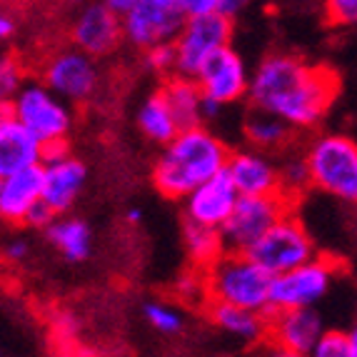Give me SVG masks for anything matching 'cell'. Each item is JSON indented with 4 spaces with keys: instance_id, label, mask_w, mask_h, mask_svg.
<instances>
[{
    "instance_id": "d6a6232c",
    "label": "cell",
    "mask_w": 357,
    "mask_h": 357,
    "mask_svg": "<svg viewBox=\"0 0 357 357\" xmlns=\"http://www.w3.org/2000/svg\"><path fill=\"white\" fill-rule=\"evenodd\" d=\"M55 218H58V215H55L53 210H50V205H45L40 200V203H38L36 208H33L28 213V218H25L23 225L25 227H33V230H43V232H45V227H48L50 222L55 220Z\"/></svg>"
},
{
    "instance_id": "484cf974",
    "label": "cell",
    "mask_w": 357,
    "mask_h": 357,
    "mask_svg": "<svg viewBox=\"0 0 357 357\" xmlns=\"http://www.w3.org/2000/svg\"><path fill=\"white\" fill-rule=\"evenodd\" d=\"M278 173H280V192L292 197L295 203L300 200L305 190H310V170L305 162V155H287L285 160L278 162Z\"/></svg>"
},
{
    "instance_id": "7a4b0ae2",
    "label": "cell",
    "mask_w": 357,
    "mask_h": 357,
    "mask_svg": "<svg viewBox=\"0 0 357 357\" xmlns=\"http://www.w3.org/2000/svg\"><path fill=\"white\" fill-rule=\"evenodd\" d=\"M230 148L205 123L180 128L173 140L162 145L153 165V185L167 200H183L192 188L222 173Z\"/></svg>"
},
{
    "instance_id": "8fae6325",
    "label": "cell",
    "mask_w": 357,
    "mask_h": 357,
    "mask_svg": "<svg viewBox=\"0 0 357 357\" xmlns=\"http://www.w3.org/2000/svg\"><path fill=\"white\" fill-rule=\"evenodd\" d=\"M123 38L135 50H148L160 43H173L185 15L175 0H135L123 15Z\"/></svg>"
},
{
    "instance_id": "9a60e30c",
    "label": "cell",
    "mask_w": 357,
    "mask_h": 357,
    "mask_svg": "<svg viewBox=\"0 0 357 357\" xmlns=\"http://www.w3.org/2000/svg\"><path fill=\"white\" fill-rule=\"evenodd\" d=\"M238 188L232 185L230 175L222 170V173L213 175L210 180L200 183L197 188H192L188 195L183 197V208H185V220L200 222V225L218 227L222 230V225L230 218L232 208L238 203Z\"/></svg>"
},
{
    "instance_id": "60d3db41",
    "label": "cell",
    "mask_w": 357,
    "mask_h": 357,
    "mask_svg": "<svg viewBox=\"0 0 357 357\" xmlns=\"http://www.w3.org/2000/svg\"><path fill=\"white\" fill-rule=\"evenodd\" d=\"M347 337H350V350H352V357H357V322L347 330Z\"/></svg>"
},
{
    "instance_id": "277c9868",
    "label": "cell",
    "mask_w": 357,
    "mask_h": 357,
    "mask_svg": "<svg viewBox=\"0 0 357 357\" xmlns=\"http://www.w3.org/2000/svg\"><path fill=\"white\" fill-rule=\"evenodd\" d=\"M310 185L342 205L357 208V140L345 132H320L305 145Z\"/></svg>"
},
{
    "instance_id": "44dd1931",
    "label": "cell",
    "mask_w": 357,
    "mask_h": 357,
    "mask_svg": "<svg viewBox=\"0 0 357 357\" xmlns=\"http://www.w3.org/2000/svg\"><path fill=\"white\" fill-rule=\"evenodd\" d=\"M160 93L165 96L167 105L173 107L180 128H190V126L205 123V118H203L205 96L195 77L183 75V73H173V75L162 77Z\"/></svg>"
},
{
    "instance_id": "74e56055",
    "label": "cell",
    "mask_w": 357,
    "mask_h": 357,
    "mask_svg": "<svg viewBox=\"0 0 357 357\" xmlns=\"http://www.w3.org/2000/svg\"><path fill=\"white\" fill-rule=\"evenodd\" d=\"M100 3L105 8H110V10H113L115 15H120V18H123V15H126V13L130 10V6L135 3V0H100Z\"/></svg>"
},
{
    "instance_id": "ffe728a7",
    "label": "cell",
    "mask_w": 357,
    "mask_h": 357,
    "mask_svg": "<svg viewBox=\"0 0 357 357\" xmlns=\"http://www.w3.org/2000/svg\"><path fill=\"white\" fill-rule=\"evenodd\" d=\"M43 143L36 135H30L18 120H10L6 128H0V178L18 173L23 167L40 165Z\"/></svg>"
},
{
    "instance_id": "e575fe53",
    "label": "cell",
    "mask_w": 357,
    "mask_h": 357,
    "mask_svg": "<svg viewBox=\"0 0 357 357\" xmlns=\"http://www.w3.org/2000/svg\"><path fill=\"white\" fill-rule=\"evenodd\" d=\"M28 252H30V245H28V240H23V238H15L6 245V257L13 262H23L25 257H28Z\"/></svg>"
},
{
    "instance_id": "5b68a950",
    "label": "cell",
    "mask_w": 357,
    "mask_h": 357,
    "mask_svg": "<svg viewBox=\"0 0 357 357\" xmlns=\"http://www.w3.org/2000/svg\"><path fill=\"white\" fill-rule=\"evenodd\" d=\"M13 115L43 145L66 140L75 123L70 102L50 90L43 80H25L18 96L13 98Z\"/></svg>"
},
{
    "instance_id": "2e32d148",
    "label": "cell",
    "mask_w": 357,
    "mask_h": 357,
    "mask_svg": "<svg viewBox=\"0 0 357 357\" xmlns=\"http://www.w3.org/2000/svg\"><path fill=\"white\" fill-rule=\"evenodd\" d=\"M43 203L50 205L55 215H66L77 203L80 192L88 183V167L80 158L73 153L55 158V160H43Z\"/></svg>"
},
{
    "instance_id": "f546056e",
    "label": "cell",
    "mask_w": 357,
    "mask_h": 357,
    "mask_svg": "<svg viewBox=\"0 0 357 357\" xmlns=\"http://www.w3.org/2000/svg\"><path fill=\"white\" fill-rule=\"evenodd\" d=\"M145 55V66L155 73V75L167 77L175 73V50L173 43H160V45H153V48L143 50Z\"/></svg>"
},
{
    "instance_id": "e0dca14e",
    "label": "cell",
    "mask_w": 357,
    "mask_h": 357,
    "mask_svg": "<svg viewBox=\"0 0 357 357\" xmlns=\"http://www.w3.org/2000/svg\"><path fill=\"white\" fill-rule=\"evenodd\" d=\"M225 173L230 175L232 185L240 195H268L280 192V173L278 162L265 150H240L230 153L225 165Z\"/></svg>"
},
{
    "instance_id": "3957f363",
    "label": "cell",
    "mask_w": 357,
    "mask_h": 357,
    "mask_svg": "<svg viewBox=\"0 0 357 357\" xmlns=\"http://www.w3.org/2000/svg\"><path fill=\"white\" fill-rule=\"evenodd\" d=\"M200 275L208 303H225L255 312H270L273 275L248 252L225 250L208 268L200 270Z\"/></svg>"
},
{
    "instance_id": "603a6c76",
    "label": "cell",
    "mask_w": 357,
    "mask_h": 357,
    "mask_svg": "<svg viewBox=\"0 0 357 357\" xmlns=\"http://www.w3.org/2000/svg\"><path fill=\"white\" fill-rule=\"evenodd\" d=\"M243 135L252 148L265 150V153H278V150H285L290 145L295 130L278 115L260 110V107H250V113L245 115Z\"/></svg>"
},
{
    "instance_id": "9c48e42d",
    "label": "cell",
    "mask_w": 357,
    "mask_h": 357,
    "mask_svg": "<svg viewBox=\"0 0 357 357\" xmlns=\"http://www.w3.org/2000/svg\"><path fill=\"white\" fill-rule=\"evenodd\" d=\"M232 40V18L218 10L190 15L185 18L183 28L173 38L175 50V73L195 77L203 63L215 53L225 48Z\"/></svg>"
},
{
    "instance_id": "836d02e7",
    "label": "cell",
    "mask_w": 357,
    "mask_h": 357,
    "mask_svg": "<svg viewBox=\"0 0 357 357\" xmlns=\"http://www.w3.org/2000/svg\"><path fill=\"white\" fill-rule=\"evenodd\" d=\"M178 8L183 10L185 18H190V15H203V13L215 10V0H175Z\"/></svg>"
},
{
    "instance_id": "4fadbf2b",
    "label": "cell",
    "mask_w": 357,
    "mask_h": 357,
    "mask_svg": "<svg viewBox=\"0 0 357 357\" xmlns=\"http://www.w3.org/2000/svg\"><path fill=\"white\" fill-rule=\"evenodd\" d=\"M322 317L315 307H287L268 312V337L265 342L275 347L280 355L305 357L312 355L320 340Z\"/></svg>"
},
{
    "instance_id": "d6986e66",
    "label": "cell",
    "mask_w": 357,
    "mask_h": 357,
    "mask_svg": "<svg viewBox=\"0 0 357 357\" xmlns=\"http://www.w3.org/2000/svg\"><path fill=\"white\" fill-rule=\"evenodd\" d=\"M208 315L215 328L240 342L257 345L268 337V312H255L225 303H208Z\"/></svg>"
},
{
    "instance_id": "d4e9b609",
    "label": "cell",
    "mask_w": 357,
    "mask_h": 357,
    "mask_svg": "<svg viewBox=\"0 0 357 357\" xmlns=\"http://www.w3.org/2000/svg\"><path fill=\"white\" fill-rule=\"evenodd\" d=\"M183 243H185V252H188V257H190L197 270L208 268L210 262L218 260L227 250L222 232L218 227L200 225V222H192V220H185Z\"/></svg>"
},
{
    "instance_id": "8d00e7d4",
    "label": "cell",
    "mask_w": 357,
    "mask_h": 357,
    "mask_svg": "<svg viewBox=\"0 0 357 357\" xmlns=\"http://www.w3.org/2000/svg\"><path fill=\"white\" fill-rule=\"evenodd\" d=\"M13 33H15V20H13L6 10H0V43L10 40Z\"/></svg>"
},
{
    "instance_id": "4dcf8cb0",
    "label": "cell",
    "mask_w": 357,
    "mask_h": 357,
    "mask_svg": "<svg viewBox=\"0 0 357 357\" xmlns=\"http://www.w3.org/2000/svg\"><path fill=\"white\" fill-rule=\"evenodd\" d=\"M325 15L333 25H357V0H325Z\"/></svg>"
},
{
    "instance_id": "7c38bea8",
    "label": "cell",
    "mask_w": 357,
    "mask_h": 357,
    "mask_svg": "<svg viewBox=\"0 0 357 357\" xmlns=\"http://www.w3.org/2000/svg\"><path fill=\"white\" fill-rule=\"evenodd\" d=\"M250 75L252 73L248 70V63H245L243 55L232 45H225L205 60L203 68L197 70L195 80L208 100H215L227 107L248 98Z\"/></svg>"
},
{
    "instance_id": "f35d334b",
    "label": "cell",
    "mask_w": 357,
    "mask_h": 357,
    "mask_svg": "<svg viewBox=\"0 0 357 357\" xmlns=\"http://www.w3.org/2000/svg\"><path fill=\"white\" fill-rule=\"evenodd\" d=\"M10 120H15V115H13V100H3L0 98V128H6Z\"/></svg>"
},
{
    "instance_id": "d590c367",
    "label": "cell",
    "mask_w": 357,
    "mask_h": 357,
    "mask_svg": "<svg viewBox=\"0 0 357 357\" xmlns=\"http://www.w3.org/2000/svg\"><path fill=\"white\" fill-rule=\"evenodd\" d=\"M248 3L250 0H215V10L227 15V18H235V15H240L248 8Z\"/></svg>"
},
{
    "instance_id": "83f0119b",
    "label": "cell",
    "mask_w": 357,
    "mask_h": 357,
    "mask_svg": "<svg viewBox=\"0 0 357 357\" xmlns=\"http://www.w3.org/2000/svg\"><path fill=\"white\" fill-rule=\"evenodd\" d=\"M25 83V73L18 58L13 55H0V98L3 100H13L18 96V90Z\"/></svg>"
},
{
    "instance_id": "ab89813d",
    "label": "cell",
    "mask_w": 357,
    "mask_h": 357,
    "mask_svg": "<svg viewBox=\"0 0 357 357\" xmlns=\"http://www.w3.org/2000/svg\"><path fill=\"white\" fill-rule=\"evenodd\" d=\"M126 220L130 222V225H137V222L143 220V210H137V208H130L126 213Z\"/></svg>"
},
{
    "instance_id": "5bb4252c",
    "label": "cell",
    "mask_w": 357,
    "mask_h": 357,
    "mask_svg": "<svg viewBox=\"0 0 357 357\" xmlns=\"http://www.w3.org/2000/svg\"><path fill=\"white\" fill-rule=\"evenodd\" d=\"M70 38L75 48L85 50L93 58H105V55L115 53L120 43L126 40L120 15L102 6L100 0L90 3L77 13V18L73 20Z\"/></svg>"
},
{
    "instance_id": "8992f818",
    "label": "cell",
    "mask_w": 357,
    "mask_h": 357,
    "mask_svg": "<svg viewBox=\"0 0 357 357\" xmlns=\"http://www.w3.org/2000/svg\"><path fill=\"white\" fill-rule=\"evenodd\" d=\"M337 262L330 257L315 255L307 262L290 268L280 275H273L270 285V312L287 307H315L328 298L337 280Z\"/></svg>"
},
{
    "instance_id": "ba28073f",
    "label": "cell",
    "mask_w": 357,
    "mask_h": 357,
    "mask_svg": "<svg viewBox=\"0 0 357 357\" xmlns=\"http://www.w3.org/2000/svg\"><path fill=\"white\" fill-rule=\"evenodd\" d=\"M248 255L255 262H260L270 275H280L285 270L307 262L310 257H315L317 245L305 227V222L295 215V210H290L252 245Z\"/></svg>"
},
{
    "instance_id": "ac0fdd59",
    "label": "cell",
    "mask_w": 357,
    "mask_h": 357,
    "mask_svg": "<svg viewBox=\"0 0 357 357\" xmlns=\"http://www.w3.org/2000/svg\"><path fill=\"white\" fill-rule=\"evenodd\" d=\"M43 200V167L30 165L0 178V220L23 225L25 218Z\"/></svg>"
},
{
    "instance_id": "1f68e13d",
    "label": "cell",
    "mask_w": 357,
    "mask_h": 357,
    "mask_svg": "<svg viewBox=\"0 0 357 357\" xmlns=\"http://www.w3.org/2000/svg\"><path fill=\"white\" fill-rule=\"evenodd\" d=\"M53 333L58 335V340L63 342H70L80 335V322L73 312H60V315L53 317Z\"/></svg>"
},
{
    "instance_id": "4316f807",
    "label": "cell",
    "mask_w": 357,
    "mask_h": 357,
    "mask_svg": "<svg viewBox=\"0 0 357 357\" xmlns=\"http://www.w3.org/2000/svg\"><path fill=\"white\" fill-rule=\"evenodd\" d=\"M143 317L155 333L165 335V337H175L185 330V317L178 307H173L170 303H162V300H153V303H145Z\"/></svg>"
},
{
    "instance_id": "52a82bcc",
    "label": "cell",
    "mask_w": 357,
    "mask_h": 357,
    "mask_svg": "<svg viewBox=\"0 0 357 357\" xmlns=\"http://www.w3.org/2000/svg\"><path fill=\"white\" fill-rule=\"evenodd\" d=\"M290 210H295V200L287 197L285 192L240 195L230 218L220 230L225 248L227 250L248 252Z\"/></svg>"
},
{
    "instance_id": "f1b7e54d",
    "label": "cell",
    "mask_w": 357,
    "mask_h": 357,
    "mask_svg": "<svg viewBox=\"0 0 357 357\" xmlns=\"http://www.w3.org/2000/svg\"><path fill=\"white\" fill-rule=\"evenodd\" d=\"M312 355L315 357H352L350 337H347V333H342V330H322Z\"/></svg>"
},
{
    "instance_id": "7402d4cb",
    "label": "cell",
    "mask_w": 357,
    "mask_h": 357,
    "mask_svg": "<svg viewBox=\"0 0 357 357\" xmlns=\"http://www.w3.org/2000/svg\"><path fill=\"white\" fill-rule=\"evenodd\" d=\"M45 238L68 262H85L93 252V230L85 220L73 215H58L48 227Z\"/></svg>"
},
{
    "instance_id": "6da1fadb",
    "label": "cell",
    "mask_w": 357,
    "mask_h": 357,
    "mask_svg": "<svg viewBox=\"0 0 357 357\" xmlns=\"http://www.w3.org/2000/svg\"><path fill=\"white\" fill-rule=\"evenodd\" d=\"M340 77L325 66H315L298 55L273 53L260 60L250 75L248 100L278 115L292 130H315L337 100Z\"/></svg>"
},
{
    "instance_id": "30bf717a",
    "label": "cell",
    "mask_w": 357,
    "mask_h": 357,
    "mask_svg": "<svg viewBox=\"0 0 357 357\" xmlns=\"http://www.w3.org/2000/svg\"><path fill=\"white\" fill-rule=\"evenodd\" d=\"M43 83L66 98L70 105L90 102L100 90V68L98 58L80 48H66L53 53L43 66Z\"/></svg>"
},
{
    "instance_id": "cb8c5ba5",
    "label": "cell",
    "mask_w": 357,
    "mask_h": 357,
    "mask_svg": "<svg viewBox=\"0 0 357 357\" xmlns=\"http://www.w3.org/2000/svg\"><path fill=\"white\" fill-rule=\"evenodd\" d=\"M137 130L148 137L150 143L155 145H165L167 140H173L180 130V123L175 118L173 107L167 105L165 96L160 90H155L153 96H148L140 102V110H137Z\"/></svg>"
}]
</instances>
